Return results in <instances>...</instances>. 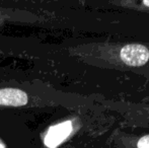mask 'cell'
I'll return each instance as SVG.
<instances>
[{"label": "cell", "mask_w": 149, "mask_h": 148, "mask_svg": "<svg viewBox=\"0 0 149 148\" xmlns=\"http://www.w3.org/2000/svg\"><path fill=\"white\" fill-rule=\"evenodd\" d=\"M121 59L126 65L142 66L147 63L149 59V51L145 46L131 44L122 48Z\"/></svg>", "instance_id": "1"}, {"label": "cell", "mask_w": 149, "mask_h": 148, "mask_svg": "<svg viewBox=\"0 0 149 148\" xmlns=\"http://www.w3.org/2000/svg\"><path fill=\"white\" fill-rule=\"evenodd\" d=\"M73 131V124L71 121H65L60 124L50 127L44 138V145L47 148H57L64 142Z\"/></svg>", "instance_id": "2"}, {"label": "cell", "mask_w": 149, "mask_h": 148, "mask_svg": "<svg viewBox=\"0 0 149 148\" xmlns=\"http://www.w3.org/2000/svg\"><path fill=\"white\" fill-rule=\"evenodd\" d=\"M29 104V95L24 90L13 87L0 88V107L19 108Z\"/></svg>", "instance_id": "3"}, {"label": "cell", "mask_w": 149, "mask_h": 148, "mask_svg": "<svg viewBox=\"0 0 149 148\" xmlns=\"http://www.w3.org/2000/svg\"><path fill=\"white\" fill-rule=\"evenodd\" d=\"M13 19H18V17L17 16H11L9 14V11L0 9V24H3V22H7V20H13Z\"/></svg>", "instance_id": "4"}, {"label": "cell", "mask_w": 149, "mask_h": 148, "mask_svg": "<svg viewBox=\"0 0 149 148\" xmlns=\"http://www.w3.org/2000/svg\"><path fill=\"white\" fill-rule=\"evenodd\" d=\"M138 148H149V135L143 136L142 138L139 139L137 143Z\"/></svg>", "instance_id": "5"}, {"label": "cell", "mask_w": 149, "mask_h": 148, "mask_svg": "<svg viewBox=\"0 0 149 148\" xmlns=\"http://www.w3.org/2000/svg\"><path fill=\"white\" fill-rule=\"evenodd\" d=\"M143 5L147 6V7H149V0H144L143 1Z\"/></svg>", "instance_id": "6"}, {"label": "cell", "mask_w": 149, "mask_h": 148, "mask_svg": "<svg viewBox=\"0 0 149 148\" xmlns=\"http://www.w3.org/2000/svg\"><path fill=\"white\" fill-rule=\"evenodd\" d=\"M0 148H5L4 144H3V143H1V142H0Z\"/></svg>", "instance_id": "7"}]
</instances>
